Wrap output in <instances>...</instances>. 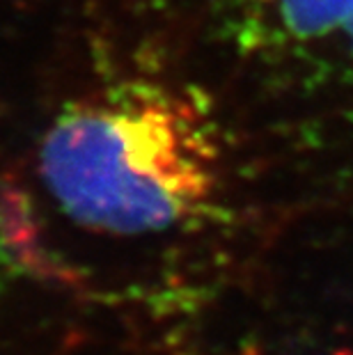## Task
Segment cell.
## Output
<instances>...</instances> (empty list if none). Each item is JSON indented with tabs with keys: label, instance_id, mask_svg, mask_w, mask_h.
Masks as SVG:
<instances>
[{
	"label": "cell",
	"instance_id": "obj_2",
	"mask_svg": "<svg viewBox=\"0 0 353 355\" xmlns=\"http://www.w3.org/2000/svg\"><path fill=\"white\" fill-rule=\"evenodd\" d=\"M223 33L261 64L303 62L340 49L353 28V0H214Z\"/></svg>",
	"mask_w": 353,
	"mask_h": 355
},
{
	"label": "cell",
	"instance_id": "obj_3",
	"mask_svg": "<svg viewBox=\"0 0 353 355\" xmlns=\"http://www.w3.org/2000/svg\"><path fill=\"white\" fill-rule=\"evenodd\" d=\"M340 58L344 62V69H347V78L353 87V28L349 30V35L344 37L342 46H340Z\"/></svg>",
	"mask_w": 353,
	"mask_h": 355
},
{
	"label": "cell",
	"instance_id": "obj_1",
	"mask_svg": "<svg viewBox=\"0 0 353 355\" xmlns=\"http://www.w3.org/2000/svg\"><path fill=\"white\" fill-rule=\"evenodd\" d=\"M35 177L74 230L147 241L223 216L225 147L191 87L129 73L67 99L37 142Z\"/></svg>",
	"mask_w": 353,
	"mask_h": 355
}]
</instances>
